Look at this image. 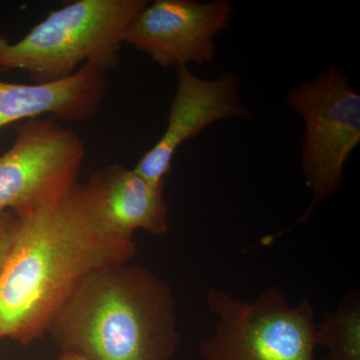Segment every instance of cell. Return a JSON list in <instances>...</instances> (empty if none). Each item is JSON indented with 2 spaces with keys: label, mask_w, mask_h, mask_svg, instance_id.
Listing matches in <instances>:
<instances>
[{
  "label": "cell",
  "mask_w": 360,
  "mask_h": 360,
  "mask_svg": "<svg viewBox=\"0 0 360 360\" xmlns=\"http://www.w3.org/2000/svg\"><path fill=\"white\" fill-rule=\"evenodd\" d=\"M250 116V110L241 103L236 75L227 73L217 79L206 80L194 75L187 66H179L167 129L134 169L150 181H163L172 170V160L182 143L213 122Z\"/></svg>",
  "instance_id": "cell-8"
},
{
  "label": "cell",
  "mask_w": 360,
  "mask_h": 360,
  "mask_svg": "<svg viewBox=\"0 0 360 360\" xmlns=\"http://www.w3.org/2000/svg\"><path fill=\"white\" fill-rule=\"evenodd\" d=\"M206 302L217 322L200 342L203 360H316L317 322L309 296L291 307L276 285L253 302L212 288Z\"/></svg>",
  "instance_id": "cell-4"
},
{
  "label": "cell",
  "mask_w": 360,
  "mask_h": 360,
  "mask_svg": "<svg viewBox=\"0 0 360 360\" xmlns=\"http://www.w3.org/2000/svg\"><path fill=\"white\" fill-rule=\"evenodd\" d=\"M104 219L115 231L134 238L143 231L161 236L169 231L165 180L153 182L134 169L110 165L90 175L84 184Z\"/></svg>",
  "instance_id": "cell-10"
},
{
  "label": "cell",
  "mask_w": 360,
  "mask_h": 360,
  "mask_svg": "<svg viewBox=\"0 0 360 360\" xmlns=\"http://www.w3.org/2000/svg\"><path fill=\"white\" fill-rule=\"evenodd\" d=\"M148 1L77 0L52 11L16 42L0 34V71L21 70L33 84L58 82L91 65L117 68L123 33Z\"/></svg>",
  "instance_id": "cell-3"
},
{
  "label": "cell",
  "mask_w": 360,
  "mask_h": 360,
  "mask_svg": "<svg viewBox=\"0 0 360 360\" xmlns=\"http://www.w3.org/2000/svg\"><path fill=\"white\" fill-rule=\"evenodd\" d=\"M317 347L328 348L323 360H360L359 293H345L338 307L316 323Z\"/></svg>",
  "instance_id": "cell-11"
},
{
  "label": "cell",
  "mask_w": 360,
  "mask_h": 360,
  "mask_svg": "<svg viewBox=\"0 0 360 360\" xmlns=\"http://www.w3.org/2000/svg\"><path fill=\"white\" fill-rule=\"evenodd\" d=\"M0 155V212L20 213L54 200L77 184L84 142L52 118L18 123Z\"/></svg>",
  "instance_id": "cell-6"
},
{
  "label": "cell",
  "mask_w": 360,
  "mask_h": 360,
  "mask_svg": "<svg viewBox=\"0 0 360 360\" xmlns=\"http://www.w3.org/2000/svg\"><path fill=\"white\" fill-rule=\"evenodd\" d=\"M108 90V71L91 65L82 66L70 77L47 84L0 79V129L42 115L56 122H85L98 113Z\"/></svg>",
  "instance_id": "cell-9"
},
{
  "label": "cell",
  "mask_w": 360,
  "mask_h": 360,
  "mask_svg": "<svg viewBox=\"0 0 360 360\" xmlns=\"http://www.w3.org/2000/svg\"><path fill=\"white\" fill-rule=\"evenodd\" d=\"M15 217L13 243L0 274V340L28 345L47 333L87 276L130 262L137 248L134 238L108 224L78 182Z\"/></svg>",
  "instance_id": "cell-1"
},
{
  "label": "cell",
  "mask_w": 360,
  "mask_h": 360,
  "mask_svg": "<svg viewBox=\"0 0 360 360\" xmlns=\"http://www.w3.org/2000/svg\"><path fill=\"white\" fill-rule=\"evenodd\" d=\"M47 333L60 354L86 360H170L180 345L172 286L129 262L87 276Z\"/></svg>",
  "instance_id": "cell-2"
},
{
  "label": "cell",
  "mask_w": 360,
  "mask_h": 360,
  "mask_svg": "<svg viewBox=\"0 0 360 360\" xmlns=\"http://www.w3.org/2000/svg\"><path fill=\"white\" fill-rule=\"evenodd\" d=\"M54 360H86L82 357L77 356V355L59 354L58 356Z\"/></svg>",
  "instance_id": "cell-13"
},
{
  "label": "cell",
  "mask_w": 360,
  "mask_h": 360,
  "mask_svg": "<svg viewBox=\"0 0 360 360\" xmlns=\"http://www.w3.org/2000/svg\"><path fill=\"white\" fill-rule=\"evenodd\" d=\"M286 103L305 124L300 158L311 201L295 224H302L340 188L345 163L360 143V96L342 71L331 66L291 89Z\"/></svg>",
  "instance_id": "cell-5"
},
{
  "label": "cell",
  "mask_w": 360,
  "mask_h": 360,
  "mask_svg": "<svg viewBox=\"0 0 360 360\" xmlns=\"http://www.w3.org/2000/svg\"><path fill=\"white\" fill-rule=\"evenodd\" d=\"M232 14L233 6L227 0H156L135 16L122 41L165 70L203 65L214 59V39L229 27Z\"/></svg>",
  "instance_id": "cell-7"
},
{
  "label": "cell",
  "mask_w": 360,
  "mask_h": 360,
  "mask_svg": "<svg viewBox=\"0 0 360 360\" xmlns=\"http://www.w3.org/2000/svg\"><path fill=\"white\" fill-rule=\"evenodd\" d=\"M15 224L16 217L13 212H0V274L13 243Z\"/></svg>",
  "instance_id": "cell-12"
}]
</instances>
